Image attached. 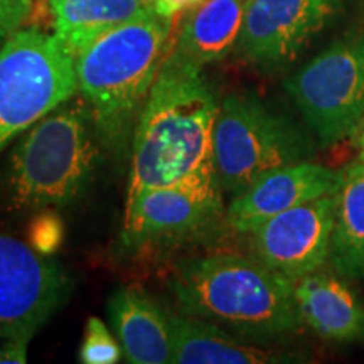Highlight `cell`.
<instances>
[{"instance_id": "obj_1", "label": "cell", "mask_w": 364, "mask_h": 364, "mask_svg": "<svg viewBox=\"0 0 364 364\" xmlns=\"http://www.w3.org/2000/svg\"><path fill=\"white\" fill-rule=\"evenodd\" d=\"M218 110L203 68L169 51L132 135L127 201L142 191L216 174Z\"/></svg>"}, {"instance_id": "obj_2", "label": "cell", "mask_w": 364, "mask_h": 364, "mask_svg": "<svg viewBox=\"0 0 364 364\" xmlns=\"http://www.w3.org/2000/svg\"><path fill=\"white\" fill-rule=\"evenodd\" d=\"M167 289L179 312L268 343L302 331L295 282L258 258L213 253L184 258L171 270Z\"/></svg>"}, {"instance_id": "obj_3", "label": "cell", "mask_w": 364, "mask_h": 364, "mask_svg": "<svg viewBox=\"0 0 364 364\" xmlns=\"http://www.w3.org/2000/svg\"><path fill=\"white\" fill-rule=\"evenodd\" d=\"M172 19L144 14L113 27L75 58L78 95L100 139L120 152L134 135L150 88L171 51Z\"/></svg>"}, {"instance_id": "obj_4", "label": "cell", "mask_w": 364, "mask_h": 364, "mask_svg": "<svg viewBox=\"0 0 364 364\" xmlns=\"http://www.w3.org/2000/svg\"><path fill=\"white\" fill-rule=\"evenodd\" d=\"M100 139L80 95L24 132L0 176L9 211H43L75 203L90 188L100 162Z\"/></svg>"}, {"instance_id": "obj_5", "label": "cell", "mask_w": 364, "mask_h": 364, "mask_svg": "<svg viewBox=\"0 0 364 364\" xmlns=\"http://www.w3.org/2000/svg\"><path fill=\"white\" fill-rule=\"evenodd\" d=\"M312 136L292 118L250 93L220 103L215 125V167L223 193L238 196L268 172L311 161Z\"/></svg>"}, {"instance_id": "obj_6", "label": "cell", "mask_w": 364, "mask_h": 364, "mask_svg": "<svg viewBox=\"0 0 364 364\" xmlns=\"http://www.w3.org/2000/svg\"><path fill=\"white\" fill-rule=\"evenodd\" d=\"M78 95L75 56L54 34L17 29L0 44V154Z\"/></svg>"}, {"instance_id": "obj_7", "label": "cell", "mask_w": 364, "mask_h": 364, "mask_svg": "<svg viewBox=\"0 0 364 364\" xmlns=\"http://www.w3.org/2000/svg\"><path fill=\"white\" fill-rule=\"evenodd\" d=\"M284 88L322 147L356 134L364 118V14Z\"/></svg>"}, {"instance_id": "obj_8", "label": "cell", "mask_w": 364, "mask_h": 364, "mask_svg": "<svg viewBox=\"0 0 364 364\" xmlns=\"http://www.w3.org/2000/svg\"><path fill=\"white\" fill-rule=\"evenodd\" d=\"M225 218L218 176H196L127 201L122 245L129 253L174 247L208 235Z\"/></svg>"}, {"instance_id": "obj_9", "label": "cell", "mask_w": 364, "mask_h": 364, "mask_svg": "<svg viewBox=\"0 0 364 364\" xmlns=\"http://www.w3.org/2000/svg\"><path fill=\"white\" fill-rule=\"evenodd\" d=\"M70 287L56 263L0 233V338L33 339L63 306Z\"/></svg>"}, {"instance_id": "obj_10", "label": "cell", "mask_w": 364, "mask_h": 364, "mask_svg": "<svg viewBox=\"0 0 364 364\" xmlns=\"http://www.w3.org/2000/svg\"><path fill=\"white\" fill-rule=\"evenodd\" d=\"M343 9L344 0H250L235 51L262 70H284Z\"/></svg>"}, {"instance_id": "obj_11", "label": "cell", "mask_w": 364, "mask_h": 364, "mask_svg": "<svg viewBox=\"0 0 364 364\" xmlns=\"http://www.w3.org/2000/svg\"><path fill=\"white\" fill-rule=\"evenodd\" d=\"M336 193L287 209L250 231L253 257L294 282L321 270L329 262Z\"/></svg>"}, {"instance_id": "obj_12", "label": "cell", "mask_w": 364, "mask_h": 364, "mask_svg": "<svg viewBox=\"0 0 364 364\" xmlns=\"http://www.w3.org/2000/svg\"><path fill=\"white\" fill-rule=\"evenodd\" d=\"M343 177L344 171H332L312 161L280 167L235 196L226 209L225 223L236 233L248 235L287 209L297 208L321 196L334 194Z\"/></svg>"}, {"instance_id": "obj_13", "label": "cell", "mask_w": 364, "mask_h": 364, "mask_svg": "<svg viewBox=\"0 0 364 364\" xmlns=\"http://www.w3.org/2000/svg\"><path fill=\"white\" fill-rule=\"evenodd\" d=\"M108 317L132 364H166L172 358L169 311L159 306L144 287H120L108 299Z\"/></svg>"}, {"instance_id": "obj_14", "label": "cell", "mask_w": 364, "mask_h": 364, "mask_svg": "<svg viewBox=\"0 0 364 364\" xmlns=\"http://www.w3.org/2000/svg\"><path fill=\"white\" fill-rule=\"evenodd\" d=\"M172 358L177 364H280L306 363L300 353L247 343L233 332L199 317L171 312Z\"/></svg>"}, {"instance_id": "obj_15", "label": "cell", "mask_w": 364, "mask_h": 364, "mask_svg": "<svg viewBox=\"0 0 364 364\" xmlns=\"http://www.w3.org/2000/svg\"><path fill=\"white\" fill-rule=\"evenodd\" d=\"M300 317L318 338L332 343L364 339V304L341 275L321 270L295 280Z\"/></svg>"}, {"instance_id": "obj_16", "label": "cell", "mask_w": 364, "mask_h": 364, "mask_svg": "<svg viewBox=\"0 0 364 364\" xmlns=\"http://www.w3.org/2000/svg\"><path fill=\"white\" fill-rule=\"evenodd\" d=\"M250 0H203L182 22L171 53L204 68L235 51Z\"/></svg>"}, {"instance_id": "obj_17", "label": "cell", "mask_w": 364, "mask_h": 364, "mask_svg": "<svg viewBox=\"0 0 364 364\" xmlns=\"http://www.w3.org/2000/svg\"><path fill=\"white\" fill-rule=\"evenodd\" d=\"M49 7L54 36L75 58L107 31L154 11L147 0H49Z\"/></svg>"}, {"instance_id": "obj_18", "label": "cell", "mask_w": 364, "mask_h": 364, "mask_svg": "<svg viewBox=\"0 0 364 364\" xmlns=\"http://www.w3.org/2000/svg\"><path fill=\"white\" fill-rule=\"evenodd\" d=\"M346 279H364V162L348 167L336 193L329 262Z\"/></svg>"}, {"instance_id": "obj_19", "label": "cell", "mask_w": 364, "mask_h": 364, "mask_svg": "<svg viewBox=\"0 0 364 364\" xmlns=\"http://www.w3.org/2000/svg\"><path fill=\"white\" fill-rule=\"evenodd\" d=\"M124 356L118 338L98 317H90L85 326L83 343L80 348V361L85 364H115Z\"/></svg>"}, {"instance_id": "obj_20", "label": "cell", "mask_w": 364, "mask_h": 364, "mask_svg": "<svg viewBox=\"0 0 364 364\" xmlns=\"http://www.w3.org/2000/svg\"><path fill=\"white\" fill-rule=\"evenodd\" d=\"M27 235H29L31 247L38 253L48 257L61 247L65 228H63V221L59 220V216L49 213L48 209H43L31 223Z\"/></svg>"}, {"instance_id": "obj_21", "label": "cell", "mask_w": 364, "mask_h": 364, "mask_svg": "<svg viewBox=\"0 0 364 364\" xmlns=\"http://www.w3.org/2000/svg\"><path fill=\"white\" fill-rule=\"evenodd\" d=\"M31 339L26 338H0V364L27 363V349Z\"/></svg>"}, {"instance_id": "obj_22", "label": "cell", "mask_w": 364, "mask_h": 364, "mask_svg": "<svg viewBox=\"0 0 364 364\" xmlns=\"http://www.w3.org/2000/svg\"><path fill=\"white\" fill-rule=\"evenodd\" d=\"M27 17L17 9L11 0H0V44L12 33L21 29Z\"/></svg>"}, {"instance_id": "obj_23", "label": "cell", "mask_w": 364, "mask_h": 364, "mask_svg": "<svg viewBox=\"0 0 364 364\" xmlns=\"http://www.w3.org/2000/svg\"><path fill=\"white\" fill-rule=\"evenodd\" d=\"M199 2H203V0H149L154 12L162 17H167V19L176 17L177 14L184 11V9L198 6Z\"/></svg>"}, {"instance_id": "obj_24", "label": "cell", "mask_w": 364, "mask_h": 364, "mask_svg": "<svg viewBox=\"0 0 364 364\" xmlns=\"http://www.w3.org/2000/svg\"><path fill=\"white\" fill-rule=\"evenodd\" d=\"M11 2L17 9H19V11L24 14L26 17H29L31 11H33V0H11Z\"/></svg>"}, {"instance_id": "obj_25", "label": "cell", "mask_w": 364, "mask_h": 364, "mask_svg": "<svg viewBox=\"0 0 364 364\" xmlns=\"http://www.w3.org/2000/svg\"><path fill=\"white\" fill-rule=\"evenodd\" d=\"M359 147H361V152H359V162H364V132L359 136Z\"/></svg>"}, {"instance_id": "obj_26", "label": "cell", "mask_w": 364, "mask_h": 364, "mask_svg": "<svg viewBox=\"0 0 364 364\" xmlns=\"http://www.w3.org/2000/svg\"><path fill=\"white\" fill-rule=\"evenodd\" d=\"M147 2H149V0H147Z\"/></svg>"}]
</instances>
